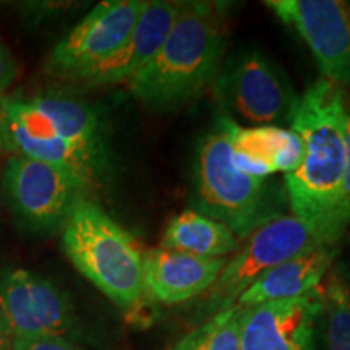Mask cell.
Returning <instances> with one entry per match:
<instances>
[{
  "mask_svg": "<svg viewBox=\"0 0 350 350\" xmlns=\"http://www.w3.org/2000/svg\"><path fill=\"white\" fill-rule=\"evenodd\" d=\"M345 113L342 90L319 78L300 96L291 122L305 151L299 167L286 174L288 206L317 242L327 247H334L349 229L344 216Z\"/></svg>",
  "mask_w": 350,
  "mask_h": 350,
  "instance_id": "6da1fadb",
  "label": "cell"
},
{
  "mask_svg": "<svg viewBox=\"0 0 350 350\" xmlns=\"http://www.w3.org/2000/svg\"><path fill=\"white\" fill-rule=\"evenodd\" d=\"M226 12V3L182 2L161 49L126 83L131 96L157 112L198 99L224 64Z\"/></svg>",
  "mask_w": 350,
  "mask_h": 350,
  "instance_id": "7a4b0ae2",
  "label": "cell"
},
{
  "mask_svg": "<svg viewBox=\"0 0 350 350\" xmlns=\"http://www.w3.org/2000/svg\"><path fill=\"white\" fill-rule=\"evenodd\" d=\"M12 154L70 170L91 188L106 180L111 157L99 112L67 94L8 96Z\"/></svg>",
  "mask_w": 350,
  "mask_h": 350,
  "instance_id": "3957f363",
  "label": "cell"
},
{
  "mask_svg": "<svg viewBox=\"0 0 350 350\" xmlns=\"http://www.w3.org/2000/svg\"><path fill=\"white\" fill-rule=\"evenodd\" d=\"M230 142L216 120L200 139L191 177V209L224 224L245 239L281 216V195L268 178L239 172L232 164Z\"/></svg>",
  "mask_w": 350,
  "mask_h": 350,
  "instance_id": "277c9868",
  "label": "cell"
},
{
  "mask_svg": "<svg viewBox=\"0 0 350 350\" xmlns=\"http://www.w3.org/2000/svg\"><path fill=\"white\" fill-rule=\"evenodd\" d=\"M62 248L77 271L124 310L144 294L143 253L124 227L90 198L80 201L62 229Z\"/></svg>",
  "mask_w": 350,
  "mask_h": 350,
  "instance_id": "5b68a950",
  "label": "cell"
},
{
  "mask_svg": "<svg viewBox=\"0 0 350 350\" xmlns=\"http://www.w3.org/2000/svg\"><path fill=\"white\" fill-rule=\"evenodd\" d=\"M93 188L70 170L10 154L0 172V200L18 224L33 234L62 230L70 214Z\"/></svg>",
  "mask_w": 350,
  "mask_h": 350,
  "instance_id": "8992f818",
  "label": "cell"
},
{
  "mask_svg": "<svg viewBox=\"0 0 350 350\" xmlns=\"http://www.w3.org/2000/svg\"><path fill=\"white\" fill-rule=\"evenodd\" d=\"M213 86L222 113L253 126L291 125L300 100L286 73L256 47L224 60Z\"/></svg>",
  "mask_w": 350,
  "mask_h": 350,
  "instance_id": "52a82bcc",
  "label": "cell"
},
{
  "mask_svg": "<svg viewBox=\"0 0 350 350\" xmlns=\"http://www.w3.org/2000/svg\"><path fill=\"white\" fill-rule=\"evenodd\" d=\"M247 239L235 256L227 260L216 282L209 287L204 301L208 313H217L235 305L239 297L269 269L300 252L321 245L308 227L292 214H281L253 230Z\"/></svg>",
  "mask_w": 350,
  "mask_h": 350,
  "instance_id": "ba28073f",
  "label": "cell"
},
{
  "mask_svg": "<svg viewBox=\"0 0 350 350\" xmlns=\"http://www.w3.org/2000/svg\"><path fill=\"white\" fill-rule=\"evenodd\" d=\"M146 5L148 0H106L98 3L55 44L47 57V73L73 81L80 80L120 49Z\"/></svg>",
  "mask_w": 350,
  "mask_h": 350,
  "instance_id": "9c48e42d",
  "label": "cell"
},
{
  "mask_svg": "<svg viewBox=\"0 0 350 350\" xmlns=\"http://www.w3.org/2000/svg\"><path fill=\"white\" fill-rule=\"evenodd\" d=\"M310 47L323 80L350 85V3L342 0H266Z\"/></svg>",
  "mask_w": 350,
  "mask_h": 350,
  "instance_id": "30bf717a",
  "label": "cell"
},
{
  "mask_svg": "<svg viewBox=\"0 0 350 350\" xmlns=\"http://www.w3.org/2000/svg\"><path fill=\"white\" fill-rule=\"evenodd\" d=\"M0 306L15 338H67L78 325L75 306L62 288L23 268L0 271Z\"/></svg>",
  "mask_w": 350,
  "mask_h": 350,
  "instance_id": "8fae6325",
  "label": "cell"
},
{
  "mask_svg": "<svg viewBox=\"0 0 350 350\" xmlns=\"http://www.w3.org/2000/svg\"><path fill=\"white\" fill-rule=\"evenodd\" d=\"M323 308L319 287L297 299L243 308L242 350H317Z\"/></svg>",
  "mask_w": 350,
  "mask_h": 350,
  "instance_id": "7c38bea8",
  "label": "cell"
},
{
  "mask_svg": "<svg viewBox=\"0 0 350 350\" xmlns=\"http://www.w3.org/2000/svg\"><path fill=\"white\" fill-rule=\"evenodd\" d=\"M230 142L234 167L245 175L268 178L275 172L291 174L304 159V142L294 130L284 126H243L230 117L216 119Z\"/></svg>",
  "mask_w": 350,
  "mask_h": 350,
  "instance_id": "4fadbf2b",
  "label": "cell"
},
{
  "mask_svg": "<svg viewBox=\"0 0 350 350\" xmlns=\"http://www.w3.org/2000/svg\"><path fill=\"white\" fill-rule=\"evenodd\" d=\"M182 2L148 0L133 31L116 54L96 65L80 80L86 86H109L129 83L161 49L175 23Z\"/></svg>",
  "mask_w": 350,
  "mask_h": 350,
  "instance_id": "5bb4252c",
  "label": "cell"
},
{
  "mask_svg": "<svg viewBox=\"0 0 350 350\" xmlns=\"http://www.w3.org/2000/svg\"><path fill=\"white\" fill-rule=\"evenodd\" d=\"M227 258H206L167 248H152L143 255L144 291L161 304L188 301L209 291Z\"/></svg>",
  "mask_w": 350,
  "mask_h": 350,
  "instance_id": "9a60e30c",
  "label": "cell"
},
{
  "mask_svg": "<svg viewBox=\"0 0 350 350\" xmlns=\"http://www.w3.org/2000/svg\"><path fill=\"white\" fill-rule=\"evenodd\" d=\"M336 247L327 245H317L300 252L256 279L235 304L242 308H250L268 301L291 300L308 294L319 287V282L336 260Z\"/></svg>",
  "mask_w": 350,
  "mask_h": 350,
  "instance_id": "2e32d148",
  "label": "cell"
},
{
  "mask_svg": "<svg viewBox=\"0 0 350 350\" xmlns=\"http://www.w3.org/2000/svg\"><path fill=\"white\" fill-rule=\"evenodd\" d=\"M161 247L196 256L226 258L239 248V239L224 224L195 209H185L165 227Z\"/></svg>",
  "mask_w": 350,
  "mask_h": 350,
  "instance_id": "e0dca14e",
  "label": "cell"
},
{
  "mask_svg": "<svg viewBox=\"0 0 350 350\" xmlns=\"http://www.w3.org/2000/svg\"><path fill=\"white\" fill-rule=\"evenodd\" d=\"M242 314L237 304L214 313L211 319L188 332L172 350H242Z\"/></svg>",
  "mask_w": 350,
  "mask_h": 350,
  "instance_id": "ac0fdd59",
  "label": "cell"
},
{
  "mask_svg": "<svg viewBox=\"0 0 350 350\" xmlns=\"http://www.w3.org/2000/svg\"><path fill=\"white\" fill-rule=\"evenodd\" d=\"M326 349L350 350V286L342 271L334 269L323 288Z\"/></svg>",
  "mask_w": 350,
  "mask_h": 350,
  "instance_id": "d6986e66",
  "label": "cell"
},
{
  "mask_svg": "<svg viewBox=\"0 0 350 350\" xmlns=\"http://www.w3.org/2000/svg\"><path fill=\"white\" fill-rule=\"evenodd\" d=\"M13 350H85L60 336H41V338H15Z\"/></svg>",
  "mask_w": 350,
  "mask_h": 350,
  "instance_id": "ffe728a7",
  "label": "cell"
},
{
  "mask_svg": "<svg viewBox=\"0 0 350 350\" xmlns=\"http://www.w3.org/2000/svg\"><path fill=\"white\" fill-rule=\"evenodd\" d=\"M20 77V65L13 52L0 39V96H5Z\"/></svg>",
  "mask_w": 350,
  "mask_h": 350,
  "instance_id": "44dd1931",
  "label": "cell"
},
{
  "mask_svg": "<svg viewBox=\"0 0 350 350\" xmlns=\"http://www.w3.org/2000/svg\"><path fill=\"white\" fill-rule=\"evenodd\" d=\"M345 148H347V167L344 183V216L350 226V111L345 113Z\"/></svg>",
  "mask_w": 350,
  "mask_h": 350,
  "instance_id": "7402d4cb",
  "label": "cell"
},
{
  "mask_svg": "<svg viewBox=\"0 0 350 350\" xmlns=\"http://www.w3.org/2000/svg\"><path fill=\"white\" fill-rule=\"evenodd\" d=\"M12 154L8 142V96H0V156Z\"/></svg>",
  "mask_w": 350,
  "mask_h": 350,
  "instance_id": "603a6c76",
  "label": "cell"
},
{
  "mask_svg": "<svg viewBox=\"0 0 350 350\" xmlns=\"http://www.w3.org/2000/svg\"><path fill=\"white\" fill-rule=\"evenodd\" d=\"M13 342H15V334L0 306V350H13Z\"/></svg>",
  "mask_w": 350,
  "mask_h": 350,
  "instance_id": "cb8c5ba5",
  "label": "cell"
},
{
  "mask_svg": "<svg viewBox=\"0 0 350 350\" xmlns=\"http://www.w3.org/2000/svg\"><path fill=\"white\" fill-rule=\"evenodd\" d=\"M342 274H344V271H342ZM345 275V278H347V279H350V275H347V274H344Z\"/></svg>",
  "mask_w": 350,
  "mask_h": 350,
  "instance_id": "d4e9b609",
  "label": "cell"
}]
</instances>
